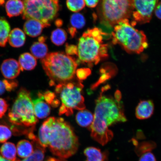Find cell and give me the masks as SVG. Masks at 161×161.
<instances>
[{"mask_svg":"<svg viewBox=\"0 0 161 161\" xmlns=\"http://www.w3.org/2000/svg\"><path fill=\"white\" fill-rule=\"evenodd\" d=\"M70 81L59 84L56 86L55 91L59 96L61 102L59 112L60 115L64 114L69 116L73 114L74 110L85 109L82 94L84 86L80 80Z\"/></svg>","mask_w":161,"mask_h":161,"instance_id":"ba28073f","label":"cell"},{"mask_svg":"<svg viewBox=\"0 0 161 161\" xmlns=\"http://www.w3.org/2000/svg\"><path fill=\"white\" fill-rule=\"evenodd\" d=\"M25 9L24 19H34L43 23L46 27L58 15L60 9L59 0H23Z\"/></svg>","mask_w":161,"mask_h":161,"instance_id":"9c48e42d","label":"cell"},{"mask_svg":"<svg viewBox=\"0 0 161 161\" xmlns=\"http://www.w3.org/2000/svg\"><path fill=\"white\" fill-rule=\"evenodd\" d=\"M0 161H10L6 159L5 158H3V156L0 155Z\"/></svg>","mask_w":161,"mask_h":161,"instance_id":"8d00e7d4","label":"cell"},{"mask_svg":"<svg viewBox=\"0 0 161 161\" xmlns=\"http://www.w3.org/2000/svg\"><path fill=\"white\" fill-rule=\"evenodd\" d=\"M154 108V104L152 100L141 101L136 108V118L140 120L147 119L153 115Z\"/></svg>","mask_w":161,"mask_h":161,"instance_id":"4fadbf2b","label":"cell"},{"mask_svg":"<svg viewBox=\"0 0 161 161\" xmlns=\"http://www.w3.org/2000/svg\"><path fill=\"white\" fill-rule=\"evenodd\" d=\"M67 38V33L65 30L61 29H57L52 31L50 39L54 45L59 46L65 43Z\"/></svg>","mask_w":161,"mask_h":161,"instance_id":"d4e9b609","label":"cell"},{"mask_svg":"<svg viewBox=\"0 0 161 161\" xmlns=\"http://www.w3.org/2000/svg\"><path fill=\"white\" fill-rule=\"evenodd\" d=\"M2 1V0H0V3H1V2Z\"/></svg>","mask_w":161,"mask_h":161,"instance_id":"74e56055","label":"cell"},{"mask_svg":"<svg viewBox=\"0 0 161 161\" xmlns=\"http://www.w3.org/2000/svg\"><path fill=\"white\" fill-rule=\"evenodd\" d=\"M45 42H35L30 47L32 55L37 59H43L47 55L48 48Z\"/></svg>","mask_w":161,"mask_h":161,"instance_id":"7402d4cb","label":"cell"},{"mask_svg":"<svg viewBox=\"0 0 161 161\" xmlns=\"http://www.w3.org/2000/svg\"><path fill=\"white\" fill-rule=\"evenodd\" d=\"M70 25L72 29L76 30L83 28L86 25V19L82 14L76 13L71 16L70 20Z\"/></svg>","mask_w":161,"mask_h":161,"instance_id":"484cf974","label":"cell"},{"mask_svg":"<svg viewBox=\"0 0 161 161\" xmlns=\"http://www.w3.org/2000/svg\"><path fill=\"white\" fill-rule=\"evenodd\" d=\"M158 0H134L132 14L134 21L140 24L149 23Z\"/></svg>","mask_w":161,"mask_h":161,"instance_id":"30bf717a","label":"cell"},{"mask_svg":"<svg viewBox=\"0 0 161 161\" xmlns=\"http://www.w3.org/2000/svg\"><path fill=\"white\" fill-rule=\"evenodd\" d=\"M86 161H105L106 155L99 149L94 147H88L84 151Z\"/></svg>","mask_w":161,"mask_h":161,"instance_id":"44dd1931","label":"cell"},{"mask_svg":"<svg viewBox=\"0 0 161 161\" xmlns=\"http://www.w3.org/2000/svg\"><path fill=\"white\" fill-rule=\"evenodd\" d=\"M34 147L33 143L27 140H22L18 143L17 151L20 158H25L33 153Z\"/></svg>","mask_w":161,"mask_h":161,"instance_id":"d6986e66","label":"cell"},{"mask_svg":"<svg viewBox=\"0 0 161 161\" xmlns=\"http://www.w3.org/2000/svg\"><path fill=\"white\" fill-rule=\"evenodd\" d=\"M8 105L6 101L0 98V118H1L5 115L7 112Z\"/></svg>","mask_w":161,"mask_h":161,"instance_id":"f546056e","label":"cell"},{"mask_svg":"<svg viewBox=\"0 0 161 161\" xmlns=\"http://www.w3.org/2000/svg\"><path fill=\"white\" fill-rule=\"evenodd\" d=\"M121 97L115 96L114 98L106 96L102 89L96 100L94 119L90 126L91 136L102 146L113 137V133L108 129L109 127L116 123L126 121Z\"/></svg>","mask_w":161,"mask_h":161,"instance_id":"7a4b0ae2","label":"cell"},{"mask_svg":"<svg viewBox=\"0 0 161 161\" xmlns=\"http://www.w3.org/2000/svg\"><path fill=\"white\" fill-rule=\"evenodd\" d=\"M139 161H156V159L152 153L148 152L143 154L141 157Z\"/></svg>","mask_w":161,"mask_h":161,"instance_id":"1f68e13d","label":"cell"},{"mask_svg":"<svg viewBox=\"0 0 161 161\" xmlns=\"http://www.w3.org/2000/svg\"><path fill=\"white\" fill-rule=\"evenodd\" d=\"M66 4L68 9L75 13L81 11L86 5L84 0H66Z\"/></svg>","mask_w":161,"mask_h":161,"instance_id":"4316f807","label":"cell"},{"mask_svg":"<svg viewBox=\"0 0 161 161\" xmlns=\"http://www.w3.org/2000/svg\"><path fill=\"white\" fill-rule=\"evenodd\" d=\"M45 27L46 26L38 20L29 19L24 24V30L27 35L35 37L39 36Z\"/></svg>","mask_w":161,"mask_h":161,"instance_id":"5bb4252c","label":"cell"},{"mask_svg":"<svg viewBox=\"0 0 161 161\" xmlns=\"http://www.w3.org/2000/svg\"><path fill=\"white\" fill-rule=\"evenodd\" d=\"M66 54L68 55H77V46L74 45H66Z\"/></svg>","mask_w":161,"mask_h":161,"instance_id":"4dcf8cb0","label":"cell"},{"mask_svg":"<svg viewBox=\"0 0 161 161\" xmlns=\"http://www.w3.org/2000/svg\"><path fill=\"white\" fill-rule=\"evenodd\" d=\"M38 96V98L32 100V102L36 116L41 119L49 115L51 109L49 104L44 99L43 93L39 92Z\"/></svg>","mask_w":161,"mask_h":161,"instance_id":"7c38bea8","label":"cell"},{"mask_svg":"<svg viewBox=\"0 0 161 161\" xmlns=\"http://www.w3.org/2000/svg\"><path fill=\"white\" fill-rule=\"evenodd\" d=\"M38 140L44 148L62 159L74 155L79 147L77 136L69 124L62 118L50 117L40 128Z\"/></svg>","mask_w":161,"mask_h":161,"instance_id":"6da1fadb","label":"cell"},{"mask_svg":"<svg viewBox=\"0 0 161 161\" xmlns=\"http://www.w3.org/2000/svg\"><path fill=\"white\" fill-rule=\"evenodd\" d=\"M97 13L101 24L114 27L129 19L134 11V0H100Z\"/></svg>","mask_w":161,"mask_h":161,"instance_id":"52a82bcc","label":"cell"},{"mask_svg":"<svg viewBox=\"0 0 161 161\" xmlns=\"http://www.w3.org/2000/svg\"><path fill=\"white\" fill-rule=\"evenodd\" d=\"M25 33L19 28H15L10 32L8 40L12 47L19 48L25 45Z\"/></svg>","mask_w":161,"mask_h":161,"instance_id":"2e32d148","label":"cell"},{"mask_svg":"<svg viewBox=\"0 0 161 161\" xmlns=\"http://www.w3.org/2000/svg\"><path fill=\"white\" fill-rule=\"evenodd\" d=\"M128 19L123 20L114 27L112 43L119 45L130 53L139 54L148 47L146 36L142 31L134 27Z\"/></svg>","mask_w":161,"mask_h":161,"instance_id":"5b68a950","label":"cell"},{"mask_svg":"<svg viewBox=\"0 0 161 161\" xmlns=\"http://www.w3.org/2000/svg\"><path fill=\"white\" fill-rule=\"evenodd\" d=\"M11 27L5 18H0V46L5 47L7 45Z\"/></svg>","mask_w":161,"mask_h":161,"instance_id":"cb8c5ba5","label":"cell"},{"mask_svg":"<svg viewBox=\"0 0 161 161\" xmlns=\"http://www.w3.org/2000/svg\"><path fill=\"white\" fill-rule=\"evenodd\" d=\"M33 140L34 147V152L31 155L23 160L15 161H43L45 156V148L40 144L38 138L36 137Z\"/></svg>","mask_w":161,"mask_h":161,"instance_id":"e0dca14e","label":"cell"},{"mask_svg":"<svg viewBox=\"0 0 161 161\" xmlns=\"http://www.w3.org/2000/svg\"><path fill=\"white\" fill-rule=\"evenodd\" d=\"M9 121L12 125L25 128L28 135L33 131L38 122L34 112L30 92L25 88H20L17 97L8 114Z\"/></svg>","mask_w":161,"mask_h":161,"instance_id":"8992f818","label":"cell"},{"mask_svg":"<svg viewBox=\"0 0 161 161\" xmlns=\"http://www.w3.org/2000/svg\"><path fill=\"white\" fill-rule=\"evenodd\" d=\"M5 9L8 17L11 18L23 14L25 6L21 0H8L6 3Z\"/></svg>","mask_w":161,"mask_h":161,"instance_id":"9a60e30c","label":"cell"},{"mask_svg":"<svg viewBox=\"0 0 161 161\" xmlns=\"http://www.w3.org/2000/svg\"><path fill=\"white\" fill-rule=\"evenodd\" d=\"M41 62L51 85L70 81L75 75L78 66L74 58L61 52L47 54Z\"/></svg>","mask_w":161,"mask_h":161,"instance_id":"277c9868","label":"cell"},{"mask_svg":"<svg viewBox=\"0 0 161 161\" xmlns=\"http://www.w3.org/2000/svg\"><path fill=\"white\" fill-rule=\"evenodd\" d=\"M12 130L8 126L0 124V143H4L11 137Z\"/></svg>","mask_w":161,"mask_h":161,"instance_id":"83f0119b","label":"cell"},{"mask_svg":"<svg viewBox=\"0 0 161 161\" xmlns=\"http://www.w3.org/2000/svg\"><path fill=\"white\" fill-rule=\"evenodd\" d=\"M1 70L6 79L14 80L19 75L21 69L17 60L8 59L4 60L1 64Z\"/></svg>","mask_w":161,"mask_h":161,"instance_id":"8fae6325","label":"cell"},{"mask_svg":"<svg viewBox=\"0 0 161 161\" xmlns=\"http://www.w3.org/2000/svg\"><path fill=\"white\" fill-rule=\"evenodd\" d=\"M154 12L156 17L158 19L161 20V2L157 5Z\"/></svg>","mask_w":161,"mask_h":161,"instance_id":"836d02e7","label":"cell"},{"mask_svg":"<svg viewBox=\"0 0 161 161\" xmlns=\"http://www.w3.org/2000/svg\"><path fill=\"white\" fill-rule=\"evenodd\" d=\"M106 33L97 27L88 29L78 41L77 56L80 62L92 67L107 57L108 45L103 43Z\"/></svg>","mask_w":161,"mask_h":161,"instance_id":"3957f363","label":"cell"},{"mask_svg":"<svg viewBox=\"0 0 161 161\" xmlns=\"http://www.w3.org/2000/svg\"><path fill=\"white\" fill-rule=\"evenodd\" d=\"M17 147L11 142L4 143L0 148V152L3 158L10 161L17 160Z\"/></svg>","mask_w":161,"mask_h":161,"instance_id":"ffe728a7","label":"cell"},{"mask_svg":"<svg viewBox=\"0 0 161 161\" xmlns=\"http://www.w3.org/2000/svg\"><path fill=\"white\" fill-rule=\"evenodd\" d=\"M19 65L21 70H33L37 65L36 58L29 53L21 54L19 58Z\"/></svg>","mask_w":161,"mask_h":161,"instance_id":"ac0fdd59","label":"cell"},{"mask_svg":"<svg viewBox=\"0 0 161 161\" xmlns=\"http://www.w3.org/2000/svg\"><path fill=\"white\" fill-rule=\"evenodd\" d=\"M94 119V114L89 110H80L76 116V122L79 125L84 127L91 125Z\"/></svg>","mask_w":161,"mask_h":161,"instance_id":"603a6c76","label":"cell"},{"mask_svg":"<svg viewBox=\"0 0 161 161\" xmlns=\"http://www.w3.org/2000/svg\"><path fill=\"white\" fill-rule=\"evenodd\" d=\"M45 161H63L62 159H57L53 158H48Z\"/></svg>","mask_w":161,"mask_h":161,"instance_id":"d590c367","label":"cell"},{"mask_svg":"<svg viewBox=\"0 0 161 161\" xmlns=\"http://www.w3.org/2000/svg\"><path fill=\"white\" fill-rule=\"evenodd\" d=\"M76 72L77 77L80 80L85 79L91 73L90 70L88 68H81L76 70Z\"/></svg>","mask_w":161,"mask_h":161,"instance_id":"f1b7e54d","label":"cell"},{"mask_svg":"<svg viewBox=\"0 0 161 161\" xmlns=\"http://www.w3.org/2000/svg\"><path fill=\"white\" fill-rule=\"evenodd\" d=\"M7 91L5 80H0V95L3 94Z\"/></svg>","mask_w":161,"mask_h":161,"instance_id":"e575fe53","label":"cell"},{"mask_svg":"<svg viewBox=\"0 0 161 161\" xmlns=\"http://www.w3.org/2000/svg\"><path fill=\"white\" fill-rule=\"evenodd\" d=\"M86 4L88 7L94 8L96 7L99 3L100 0H84Z\"/></svg>","mask_w":161,"mask_h":161,"instance_id":"d6a6232c","label":"cell"}]
</instances>
